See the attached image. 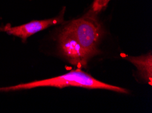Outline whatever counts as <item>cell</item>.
Masks as SVG:
<instances>
[{"label":"cell","mask_w":152,"mask_h":113,"mask_svg":"<svg viewBox=\"0 0 152 113\" xmlns=\"http://www.w3.org/2000/svg\"><path fill=\"white\" fill-rule=\"evenodd\" d=\"M69 86L83 87V88L90 89H106V90H110L121 94L128 93L127 89L100 81L94 78L89 74L81 71L80 68L71 71L69 73L55 77L50 78V79L34 81L27 83H21L10 87H0V92L27 90V89L42 87L64 88V87Z\"/></svg>","instance_id":"obj_1"},{"label":"cell","mask_w":152,"mask_h":113,"mask_svg":"<svg viewBox=\"0 0 152 113\" xmlns=\"http://www.w3.org/2000/svg\"><path fill=\"white\" fill-rule=\"evenodd\" d=\"M68 25L90 58L100 54L98 45L103 37L104 30L97 14L89 10L83 17L72 20Z\"/></svg>","instance_id":"obj_2"},{"label":"cell","mask_w":152,"mask_h":113,"mask_svg":"<svg viewBox=\"0 0 152 113\" xmlns=\"http://www.w3.org/2000/svg\"><path fill=\"white\" fill-rule=\"evenodd\" d=\"M59 51L61 55L72 65L79 68H87L91 58L77 40L67 24L57 35Z\"/></svg>","instance_id":"obj_3"},{"label":"cell","mask_w":152,"mask_h":113,"mask_svg":"<svg viewBox=\"0 0 152 113\" xmlns=\"http://www.w3.org/2000/svg\"><path fill=\"white\" fill-rule=\"evenodd\" d=\"M66 8H64L59 14L56 17L45 20H32L26 24L19 25L17 27H12L10 24L0 27V31L6 32L10 35L18 37L21 39L22 41L25 43L27 40L31 35L40 32L50 27L61 24L64 22V13Z\"/></svg>","instance_id":"obj_4"},{"label":"cell","mask_w":152,"mask_h":113,"mask_svg":"<svg viewBox=\"0 0 152 113\" xmlns=\"http://www.w3.org/2000/svg\"><path fill=\"white\" fill-rule=\"evenodd\" d=\"M129 62L132 63L139 70V73L149 85L152 81V55L151 53L138 57L126 58Z\"/></svg>","instance_id":"obj_5"},{"label":"cell","mask_w":152,"mask_h":113,"mask_svg":"<svg viewBox=\"0 0 152 113\" xmlns=\"http://www.w3.org/2000/svg\"><path fill=\"white\" fill-rule=\"evenodd\" d=\"M110 1V0H94L90 10L94 13L98 14V13L107 8Z\"/></svg>","instance_id":"obj_6"}]
</instances>
